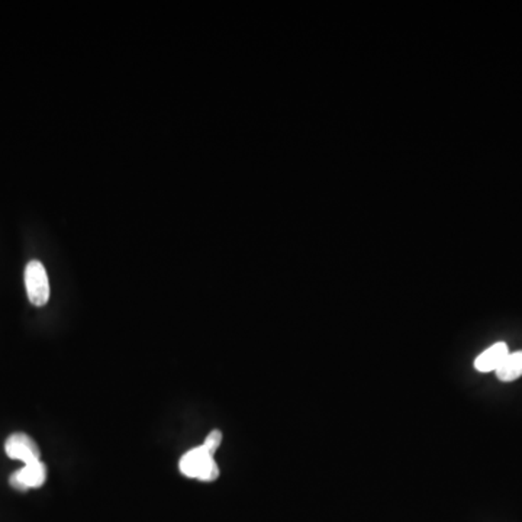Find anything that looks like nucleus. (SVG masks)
<instances>
[{"label":"nucleus","instance_id":"0eeeda50","mask_svg":"<svg viewBox=\"0 0 522 522\" xmlns=\"http://www.w3.org/2000/svg\"><path fill=\"white\" fill-rule=\"evenodd\" d=\"M221 443H223V433L219 430H214L212 433H209L208 437L205 438V443L202 445H204L209 453L215 455L216 450H218Z\"/></svg>","mask_w":522,"mask_h":522},{"label":"nucleus","instance_id":"423d86ee","mask_svg":"<svg viewBox=\"0 0 522 522\" xmlns=\"http://www.w3.org/2000/svg\"><path fill=\"white\" fill-rule=\"evenodd\" d=\"M496 376L502 381H514L522 376V351L509 353L501 366L497 367Z\"/></svg>","mask_w":522,"mask_h":522},{"label":"nucleus","instance_id":"20e7f679","mask_svg":"<svg viewBox=\"0 0 522 522\" xmlns=\"http://www.w3.org/2000/svg\"><path fill=\"white\" fill-rule=\"evenodd\" d=\"M5 452L12 460H19L24 465L41 460V452L38 445L29 435L24 433H15L5 443Z\"/></svg>","mask_w":522,"mask_h":522},{"label":"nucleus","instance_id":"7ed1b4c3","mask_svg":"<svg viewBox=\"0 0 522 522\" xmlns=\"http://www.w3.org/2000/svg\"><path fill=\"white\" fill-rule=\"evenodd\" d=\"M47 480V466L41 460L24 465L21 470L12 473L9 484L19 492H26L28 489H37L43 486Z\"/></svg>","mask_w":522,"mask_h":522},{"label":"nucleus","instance_id":"f257e3e1","mask_svg":"<svg viewBox=\"0 0 522 522\" xmlns=\"http://www.w3.org/2000/svg\"><path fill=\"white\" fill-rule=\"evenodd\" d=\"M179 467L184 476L202 480V482H214L219 477V467L214 459V454L209 453L204 445L189 450L182 457Z\"/></svg>","mask_w":522,"mask_h":522},{"label":"nucleus","instance_id":"f03ea898","mask_svg":"<svg viewBox=\"0 0 522 522\" xmlns=\"http://www.w3.org/2000/svg\"><path fill=\"white\" fill-rule=\"evenodd\" d=\"M26 287L32 305L44 307L50 299V282L41 261H29L26 268Z\"/></svg>","mask_w":522,"mask_h":522},{"label":"nucleus","instance_id":"39448f33","mask_svg":"<svg viewBox=\"0 0 522 522\" xmlns=\"http://www.w3.org/2000/svg\"><path fill=\"white\" fill-rule=\"evenodd\" d=\"M508 354V346L505 342H496V344L485 350L484 353L477 357L476 360H475V369L477 371H482V373L496 371Z\"/></svg>","mask_w":522,"mask_h":522}]
</instances>
